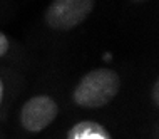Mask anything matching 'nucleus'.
<instances>
[{
  "instance_id": "nucleus-1",
  "label": "nucleus",
  "mask_w": 159,
  "mask_h": 139,
  "mask_svg": "<svg viewBox=\"0 0 159 139\" xmlns=\"http://www.w3.org/2000/svg\"><path fill=\"white\" fill-rule=\"evenodd\" d=\"M121 79L111 69H96L85 74L74 90V101L82 107L96 109L106 106L119 92Z\"/></svg>"
},
{
  "instance_id": "nucleus-2",
  "label": "nucleus",
  "mask_w": 159,
  "mask_h": 139,
  "mask_svg": "<svg viewBox=\"0 0 159 139\" xmlns=\"http://www.w3.org/2000/svg\"><path fill=\"white\" fill-rule=\"evenodd\" d=\"M94 8V0H54L45 12V22L55 30H70L82 24Z\"/></svg>"
},
{
  "instance_id": "nucleus-3",
  "label": "nucleus",
  "mask_w": 159,
  "mask_h": 139,
  "mask_svg": "<svg viewBox=\"0 0 159 139\" xmlns=\"http://www.w3.org/2000/svg\"><path fill=\"white\" fill-rule=\"evenodd\" d=\"M57 116V104L47 95H37L27 101L20 112L22 126L30 132H39L45 129Z\"/></svg>"
},
{
  "instance_id": "nucleus-4",
  "label": "nucleus",
  "mask_w": 159,
  "mask_h": 139,
  "mask_svg": "<svg viewBox=\"0 0 159 139\" xmlns=\"http://www.w3.org/2000/svg\"><path fill=\"white\" fill-rule=\"evenodd\" d=\"M70 139H109L104 129L94 123H82L75 126V129L70 134Z\"/></svg>"
},
{
  "instance_id": "nucleus-5",
  "label": "nucleus",
  "mask_w": 159,
  "mask_h": 139,
  "mask_svg": "<svg viewBox=\"0 0 159 139\" xmlns=\"http://www.w3.org/2000/svg\"><path fill=\"white\" fill-rule=\"evenodd\" d=\"M7 50H8V40H7V37L0 32V57H2Z\"/></svg>"
},
{
  "instance_id": "nucleus-6",
  "label": "nucleus",
  "mask_w": 159,
  "mask_h": 139,
  "mask_svg": "<svg viewBox=\"0 0 159 139\" xmlns=\"http://www.w3.org/2000/svg\"><path fill=\"white\" fill-rule=\"evenodd\" d=\"M152 97H154V102L157 104V101H159V84H157V82L154 84V89H152Z\"/></svg>"
},
{
  "instance_id": "nucleus-7",
  "label": "nucleus",
  "mask_w": 159,
  "mask_h": 139,
  "mask_svg": "<svg viewBox=\"0 0 159 139\" xmlns=\"http://www.w3.org/2000/svg\"><path fill=\"white\" fill-rule=\"evenodd\" d=\"M2 95H3V86H2V81H0V102H2Z\"/></svg>"
},
{
  "instance_id": "nucleus-8",
  "label": "nucleus",
  "mask_w": 159,
  "mask_h": 139,
  "mask_svg": "<svg viewBox=\"0 0 159 139\" xmlns=\"http://www.w3.org/2000/svg\"><path fill=\"white\" fill-rule=\"evenodd\" d=\"M134 2H144V0H134Z\"/></svg>"
}]
</instances>
